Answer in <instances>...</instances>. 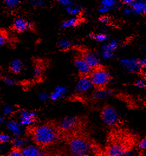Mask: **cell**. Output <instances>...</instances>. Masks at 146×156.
<instances>
[{"label":"cell","mask_w":146,"mask_h":156,"mask_svg":"<svg viewBox=\"0 0 146 156\" xmlns=\"http://www.w3.org/2000/svg\"><path fill=\"white\" fill-rule=\"evenodd\" d=\"M59 135L58 129L50 124L38 126L32 131L33 140L40 146H48L55 144L58 141Z\"/></svg>","instance_id":"1"},{"label":"cell","mask_w":146,"mask_h":156,"mask_svg":"<svg viewBox=\"0 0 146 156\" xmlns=\"http://www.w3.org/2000/svg\"><path fill=\"white\" fill-rule=\"evenodd\" d=\"M70 153L75 156L90 155L92 153V147L89 142L82 137H73L68 143Z\"/></svg>","instance_id":"2"},{"label":"cell","mask_w":146,"mask_h":156,"mask_svg":"<svg viewBox=\"0 0 146 156\" xmlns=\"http://www.w3.org/2000/svg\"><path fill=\"white\" fill-rule=\"evenodd\" d=\"M93 87L100 89L105 88L111 80V76L106 69L100 66L92 69L88 75Z\"/></svg>","instance_id":"3"},{"label":"cell","mask_w":146,"mask_h":156,"mask_svg":"<svg viewBox=\"0 0 146 156\" xmlns=\"http://www.w3.org/2000/svg\"><path fill=\"white\" fill-rule=\"evenodd\" d=\"M101 117L104 124L109 127L117 124L119 119L117 110L113 107L109 105L105 106L102 109Z\"/></svg>","instance_id":"4"},{"label":"cell","mask_w":146,"mask_h":156,"mask_svg":"<svg viewBox=\"0 0 146 156\" xmlns=\"http://www.w3.org/2000/svg\"><path fill=\"white\" fill-rule=\"evenodd\" d=\"M79 124L78 118L73 116H67L62 118L59 122V128L65 132L74 130Z\"/></svg>","instance_id":"5"},{"label":"cell","mask_w":146,"mask_h":156,"mask_svg":"<svg viewBox=\"0 0 146 156\" xmlns=\"http://www.w3.org/2000/svg\"><path fill=\"white\" fill-rule=\"evenodd\" d=\"M139 61V58H123L120 60V64L128 72L137 73L141 72L143 69L140 65Z\"/></svg>","instance_id":"6"},{"label":"cell","mask_w":146,"mask_h":156,"mask_svg":"<svg viewBox=\"0 0 146 156\" xmlns=\"http://www.w3.org/2000/svg\"><path fill=\"white\" fill-rule=\"evenodd\" d=\"M20 124L22 126L32 125L36 121L37 115L35 112L22 109L20 112Z\"/></svg>","instance_id":"7"},{"label":"cell","mask_w":146,"mask_h":156,"mask_svg":"<svg viewBox=\"0 0 146 156\" xmlns=\"http://www.w3.org/2000/svg\"><path fill=\"white\" fill-rule=\"evenodd\" d=\"M93 88L92 84L88 76H82L77 83L75 90L78 94H84L89 92Z\"/></svg>","instance_id":"8"},{"label":"cell","mask_w":146,"mask_h":156,"mask_svg":"<svg viewBox=\"0 0 146 156\" xmlns=\"http://www.w3.org/2000/svg\"><path fill=\"white\" fill-rule=\"evenodd\" d=\"M131 153L121 144L115 143L108 147L107 154L108 156H121L131 155Z\"/></svg>","instance_id":"9"},{"label":"cell","mask_w":146,"mask_h":156,"mask_svg":"<svg viewBox=\"0 0 146 156\" xmlns=\"http://www.w3.org/2000/svg\"><path fill=\"white\" fill-rule=\"evenodd\" d=\"M74 65L82 76H88L92 70V68L82 57L75 58Z\"/></svg>","instance_id":"10"},{"label":"cell","mask_w":146,"mask_h":156,"mask_svg":"<svg viewBox=\"0 0 146 156\" xmlns=\"http://www.w3.org/2000/svg\"><path fill=\"white\" fill-rule=\"evenodd\" d=\"M13 29L19 33H23L29 29L30 24L28 21L21 17H17L14 20L12 24Z\"/></svg>","instance_id":"11"},{"label":"cell","mask_w":146,"mask_h":156,"mask_svg":"<svg viewBox=\"0 0 146 156\" xmlns=\"http://www.w3.org/2000/svg\"><path fill=\"white\" fill-rule=\"evenodd\" d=\"M82 58L92 68H97L100 66L99 59L97 56L93 52H87L84 53Z\"/></svg>","instance_id":"12"},{"label":"cell","mask_w":146,"mask_h":156,"mask_svg":"<svg viewBox=\"0 0 146 156\" xmlns=\"http://www.w3.org/2000/svg\"><path fill=\"white\" fill-rule=\"evenodd\" d=\"M21 151L22 155L24 156H39L43 155V151L38 145L26 146L22 148Z\"/></svg>","instance_id":"13"},{"label":"cell","mask_w":146,"mask_h":156,"mask_svg":"<svg viewBox=\"0 0 146 156\" xmlns=\"http://www.w3.org/2000/svg\"><path fill=\"white\" fill-rule=\"evenodd\" d=\"M112 92L111 90L104 88L97 89L93 93L92 97L96 100H105L111 97Z\"/></svg>","instance_id":"14"},{"label":"cell","mask_w":146,"mask_h":156,"mask_svg":"<svg viewBox=\"0 0 146 156\" xmlns=\"http://www.w3.org/2000/svg\"><path fill=\"white\" fill-rule=\"evenodd\" d=\"M7 126L10 132L16 136H21L23 131L20 124L16 121L11 120L8 122Z\"/></svg>","instance_id":"15"},{"label":"cell","mask_w":146,"mask_h":156,"mask_svg":"<svg viewBox=\"0 0 146 156\" xmlns=\"http://www.w3.org/2000/svg\"><path fill=\"white\" fill-rule=\"evenodd\" d=\"M133 11L137 14H144L146 12V1L141 0L136 1L133 4Z\"/></svg>","instance_id":"16"},{"label":"cell","mask_w":146,"mask_h":156,"mask_svg":"<svg viewBox=\"0 0 146 156\" xmlns=\"http://www.w3.org/2000/svg\"><path fill=\"white\" fill-rule=\"evenodd\" d=\"M23 63L20 59H14L10 64V71L14 74H18L23 69Z\"/></svg>","instance_id":"17"},{"label":"cell","mask_w":146,"mask_h":156,"mask_svg":"<svg viewBox=\"0 0 146 156\" xmlns=\"http://www.w3.org/2000/svg\"><path fill=\"white\" fill-rule=\"evenodd\" d=\"M119 46L118 42L116 40H112L108 43L105 44L102 46V51H107L111 53L114 52V51L118 48Z\"/></svg>","instance_id":"18"},{"label":"cell","mask_w":146,"mask_h":156,"mask_svg":"<svg viewBox=\"0 0 146 156\" xmlns=\"http://www.w3.org/2000/svg\"><path fill=\"white\" fill-rule=\"evenodd\" d=\"M12 145L14 148L22 149L24 147L27 146L28 142L26 140L21 138L20 136H16L13 140L12 141Z\"/></svg>","instance_id":"19"},{"label":"cell","mask_w":146,"mask_h":156,"mask_svg":"<svg viewBox=\"0 0 146 156\" xmlns=\"http://www.w3.org/2000/svg\"><path fill=\"white\" fill-rule=\"evenodd\" d=\"M79 23V19H78L77 17H73L70 18L69 19L64 21L62 25L61 28L62 29H68L75 27Z\"/></svg>","instance_id":"20"},{"label":"cell","mask_w":146,"mask_h":156,"mask_svg":"<svg viewBox=\"0 0 146 156\" xmlns=\"http://www.w3.org/2000/svg\"><path fill=\"white\" fill-rule=\"evenodd\" d=\"M21 0H4L5 6L10 10H14L19 6Z\"/></svg>","instance_id":"21"},{"label":"cell","mask_w":146,"mask_h":156,"mask_svg":"<svg viewBox=\"0 0 146 156\" xmlns=\"http://www.w3.org/2000/svg\"><path fill=\"white\" fill-rule=\"evenodd\" d=\"M66 10L68 13L72 16H77L81 12V9L80 7L78 5H73V4L66 7Z\"/></svg>","instance_id":"22"},{"label":"cell","mask_w":146,"mask_h":156,"mask_svg":"<svg viewBox=\"0 0 146 156\" xmlns=\"http://www.w3.org/2000/svg\"><path fill=\"white\" fill-rule=\"evenodd\" d=\"M58 46L62 50H67L73 46L72 43L68 40H62L58 43Z\"/></svg>","instance_id":"23"},{"label":"cell","mask_w":146,"mask_h":156,"mask_svg":"<svg viewBox=\"0 0 146 156\" xmlns=\"http://www.w3.org/2000/svg\"><path fill=\"white\" fill-rule=\"evenodd\" d=\"M89 37L91 39L95 40L98 42H103L106 41L108 39L107 36L102 33H99V34L91 33L89 34Z\"/></svg>","instance_id":"24"},{"label":"cell","mask_w":146,"mask_h":156,"mask_svg":"<svg viewBox=\"0 0 146 156\" xmlns=\"http://www.w3.org/2000/svg\"><path fill=\"white\" fill-rule=\"evenodd\" d=\"M63 95L62 94H61L60 92H59L58 90H55L50 94V95L49 96V98L52 100V101H58L60 99H62L63 97Z\"/></svg>","instance_id":"25"},{"label":"cell","mask_w":146,"mask_h":156,"mask_svg":"<svg viewBox=\"0 0 146 156\" xmlns=\"http://www.w3.org/2000/svg\"><path fill=\"white\" fill-rule=\"evenodd\" d=\"M116 0H101V5L107 7L109 9H112L116 5Z\"/></svg>","instance_id":"26"},{"label":"cell","mask_w":146,"mask_h":156,"mask_svg":"<svg viewBox=\"0 0 146 156\" xmlns=\"http://www.w3.org/2000/svg\"><path fill=\"white\" fill-rule=\"evenodd\" d=\"M9 41V38L5 33L0 31V47L6 44Z\"/></svg>","instance_id":"27"},{"label":"cell","mask_w":146,"mask_h":156,"mask_svg":"<svg viewBox=\"0 0 146 156\" xmlns=\"http://www.w3.org/2000/svg\"><path fill=\"white\" fill-rule=\"evenodd\" d=\"M11 141V137L5 134H0V144L7 143Z\"/></svg>","instance_id":"28"},{"label":"cell","mask_w":146,"mask_h":156,"mask_svg":"<svg viewBox=\"0 0 146 156\" xmlns=\"http://www.w3.org/2000/svg\"><path fill=\"white\" fill-rule=\"evenodd\" d=\"M2 80L6 85L9 86L14 85L16 83L15 80L13 79L12 78H10L9 76H4L2 78Z\"/></svg>","instance_id":"29"},{"label":"cell","mask_w":146,"mask_h":156,"mask_svg":"<svg viewBox=\"0 0 146 156\" xmlns=\"http://www.w3.org/2000/svg\"><path fill=\"white\" fill-rule=\"evenodd\" d=\"M135 86L138 88H146V80L143 79H137L134 83Z\"/></svg>","instance_id":"30"},{"label":"cell","mask_w":146,"mask_h":156,"mask_svg":"<svg viewBox=\"0 0 146 156\" xmlns=\"http://www.w3.org/2000/svg\"><path fill=\"white\" fill-rule=\"evenodd\" d=\"M9 155L11 156H21L22 155V151L21 149L14 148L10 151Z\"/></svg>","instance_id":"31"},{"label":"cell","mask_w":146,"mask_h":156,"mask_svg":"<svg viewBox=\"0 0 146 156\" xmlns=\"http://www.w3.org/2000/svg\"><path fill=\"white\" fill-rule=\"evenodd\" d=\"M13 112H14V108L10 105H7L5 107L3 111L4 114L5 115H10L11 114H12Z\"/></svg>","instance_id":"32"},{"label":"cell","mask_w":146,"mask_h":156,"mask_svg":"<svg viewBox=\"0 0 146 156\" xmlns=\"http://www.w3.org/2000/svg\"><path fill=\"white\" fill-rule=\"evenodd\" d=\"M43 74V70L40 67H36L34 70V76L35 78H40Z\"/></svg>","instance_id":"33"},{"label":"cell","mask_w":146,"mask_h":156,"mask_svg":"<svg viewBox=\"0 0 146 156\" xmlns=\"http://www.w3.org/2000/svg\"><path fill=\"white\" fill-rule=\"evenodd\" d=\"M102 58L105 59H109L112 58L114 56V53H111L107 51H102Z\"/></svg>","instance_id":"34"},{"label":"cell","mask_w":146,"mask_h":156,"mask_svg":"<svg viewBox=\"0 0 146 156\" xmlns=\"http://www.w3.org/2000/svg\"><path fill=\"white\" fill-rule=\"evenodd\" d=\"M111 11V9L108 8L107 7L104 6V5H101V7L99 9V12L101 14H106L108 13V12H109Z\"/></svg>","instance_id":"35"},{"label":"cell","mask_w":146,"mask_h":156,"mask_svg":"<svg viewBox=\"0 0 146 156\" xmlns=\"http://www.w3.org/2000/svg\"><path fill=\"white\" fill-rule=\"evenodd\" d=\"M31 3L36 7H41L44 4V1L43 0H31Z\"/></svg>","instance_id":"36"},{"label":"cell","mask_w":146,"mask_h":156,"mask_svg":"<svg viewBox=\"0 0 146 156\" xmlns=\"http://www.w3.org/2000/svg\"><path fill=\"white\" fill-rule=\"evenodd\" d=\"M39 99L42 101H46L49 99V96L45 92H40L39 94Z\"/></svg>","instance_id":"37"},{"label":"cell","mask_w":146,"mask_h":156,"mask_svg":"<svg viewBox=\"0 0 146 156\" xmlns=\"http://www.w3.org/2000/svg\"><path fill=\"white\" fill-rule=\"evenodd\" d=\"M55 90H58L63 95H65L67 93V88L64 86H58L55 88Z\"/></svg>","instance_id":"38"},{"label":"cell","mask_w":146,"mask_h":156,"mask_svg":"<svg viewBox=\"0 0 146 156\" xmlns=\"http://www.w3.org/2000/svg\"><path fill=\"white\" fill-rule=\"evenodd\" d=\"M138 147H139V148L140 150H146V138H144L143 139H142L139 144H138Z\"/></svg>","instance_id":"39"},{"label":"cell","mask_w":146,"mask_h":156,"mask_svg":"<svg viewBox=\"0 0 146 156\" xmlns=\"http://www.w3.org/2000/svg\"><path fill=\"white\" fill-rule=\"evenodd\" d=\"M59 2L61 5H63L65 7H68L72 4V0H59Z\"/></svg>","instance_id":"40"},{"label":"cell","mask_w":146,"mask_h":156,"mask_svg":"<svg viewBox=\"0 0 146 156\" xmlns=\"http://www.w3.org/2000/svg\"><path fill=\"white\" fill-rule=\"evenodd\" d=\"M137 0H121L123 4H126L128 6L133 5V4Z\"/></svg>","instance_id":"41"},{"label":"cell","mask_w":146,"mask_h":156,"mask_svg":"<svg viewBox=\"0 0 146 156\" xmlns=\"http://www.w3.org/2000/svg\"><path fill=\"white\" fill-rule=\"evenodd\" d=\"M140 65L142 69L146 68V58H143V59H140L139 61Z\"/></svg>","instance_id":"42"},{"label":"cell","mask_w":146,"mask_h":156,"mask_svg":"<svg viewBox=\"0 0 146 156\" xmlns=\"http://www.w3.org/2000/svg\"><path fill=\"white\" fill-rule=\"evenodd\" d=\"M132 11H133V10H131V9H130L129 8H126V9H125L124 10L123 12H124V14L125 16H128V15H130L132 12Z\"/></svg>","instance_id":"43"},{"label":"cell","mask_w":146,"mask_h":156,"mask_svg":"<svg viewBox=\"0 0 146 156\" xmlns=\"http://www.w3.org/2000/svg\"><path fill=\"white\" fill-rule=\"evenodd\" d=\"M100 21L102 23H107L108 21V19L107 17H102L100 18Z\"/></svg>","instance_id":"44"},{"label":"cell","mask_w":146,"mask_h":156,"mask_svg":"<svg viewBox=\"0 0 146 156\" xmlns=\"http://www.w3.org/2000/svg\"><path fill=\"white\" fill-rule=\"evenodd\" d=\"M3 122V118L2 117H0V124Z\"/></svg>","instance_id":"45"},{"label":"cell","mask_w":146,"mask_h":156,"mask_svg":"<svg viewBox=\"0 0 146 156\" xmlns=\"http://www.w3.org/2000/svg\"><path fill=\"white\" fill-rule=\"evenodd\" d=\"M58 1H59V0H58Z\"/></svg>","instance_id":"46"}]
</instances>
